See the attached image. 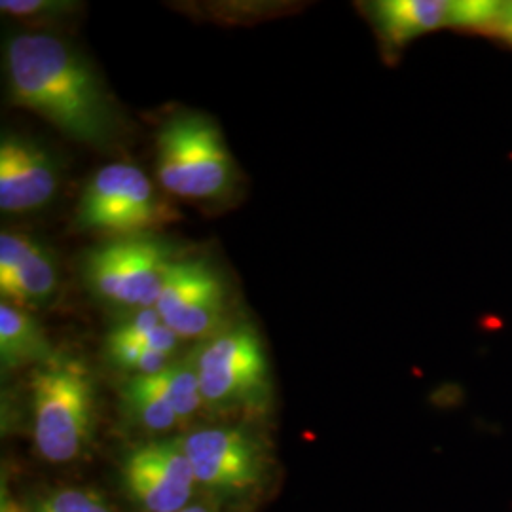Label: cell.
<instances>
[{"label":"cell","instance_id":"obj_1","mask_svg":"<svg viewBox=\"0 0 512 512\" xmlns=\"http://www.w3.org/2000/svg\"><path fill=\"white\" fill-rule=\"evenodd\" d=\"M10 101L78 143L103 147L114 110L97 74L69 42L50 33H19L6 44Z\"/></svg>","mask_w":512,"mask_h":512},{"label":"cell","instance_id":"obj_2","mask_svg":"<svg viewBox=\"0 0 512 512\" xmlns=\"http://www.w3.org/2000/svg\"><path fill=\"white\" fill-rule=\"evenodd\" d=\"M31 393L38 454L50 463L80 458L93 435V384L86 366L55 357L33 372Z\"/></svg>","mask_w":512,"mask_h":512},{"label":"cell","instance_id":"obj_3","mask_svg":"<svg viewBox=\"0 0 512 512\" xmlns=\"http://www.w3.org/2000/svg\"><path fill=\"white\" fill-rule=\"evenodd\" d=\"M188 363L196 370L203 403L219 412H256L270 403V363L251 325L224 327L205 338Z\"/></svg>","mask_w":512,"mask_h":512},{"label":"cell","instance_id":"obj_4","mask_svg":"<svg viewBox=\"0 0 512 512\" xmlns=\"http://www.w3.org/2000/svg\"><path fill=\"white\" fill-rule=\"evenodd\" d=\"M158 179L184 200L220 198L234 181V162L220 129L202 114H177L158 131Z\"/></svg>","mask_w":512,"mask_h":512},{"label":"cell","instance_id":"obj_5","mask_svg":"<svg viewBox=\"0 0 512 512\" xmlns=\"http://www.w3.org/2000/svg\"><path fill=\"white\" fill-rule=\"evenodd\" d=\"M173 249L152 234L116 238L92 249L84 258V279L95 296L126 310L154 308Z\"/></svg>","mask_w":512,"mask_h":512},{"label":"cell","instance_id":"obj_6","mask_svg":"<svg viewBox=\"0 0 512 512\" xmlns=\"http://www.w3.org/2000/svg\"><path fill=\"white\" fill-rule=\"evenodd\" d=\"M177 219V211L156 194L147 175L128 164L101 167L86 184L76 222L84 230L118 238L150 234Z\"/></svg>","mask_w":512,"mask_h":512},{"label":"cell","instance_id":"obj_7","mask_svg":"<svg viewBox=\"0 0 512 512\" xmlns=\"http://www.w3.org/2000/svg\"><path fill=\"white\" fill-rule=\"evenodd\" d=\"M200 486L219 494H245L266 475V446L241 425L202 427L179 439Z\"/></svg>","mask_w":512,"mask_h":512},{"label":"cell","instance_id":"obj_8","mask_svg":"<svg viewBox=\"0 0 512 512\" xmlns=\"http://www.w3.org/2000/svg\"><path fill=\"white\" fill-rule=\"evenodd\" d=\"M154 308L181 340H205L224 329V283L205 260H175Z\"/></svg>","mask_w":512,"mask_h":512},{"label":"cell","instance_id":"obj_9","mask_svg":"<svg viewBox=\"0 0 512 512\" xmlns=\"http://www.w3.org/2000/svg\"><path fill=\"white\" fill-rule=\"evenodd\" d=\"M128 495L147 512H179L200 486L179 439L152 440L129 452L122 463Z\"/></svg>","mask_w":512,"mask_h":512},{"label":"cell","instance_id":"obj_10","mask_svg":"<svg viewBox=\"0 0 512 512\" xmlns=\"http://www.w3.org/2000/svg\"><path fill=\"white\" fill-rule=\"evenodd\" d=\"M59 186V171L48 150L19 135L0 141V209L29 213L50 202Z\"/></svg>","mask_w":512,"mask_h":512},{"label":"cell","instance_id":"obj_11","mask_svg":"<svg viewBox=\"0 0 512 512\" xmlns=\"http://www.w3.org/2000/svg\"><path fill=\"white\" fill-rule=\"evenodd\" d=\"M59 275L52 255L27 236H0V294L2 302L18 308H40L54 298Z\"/></svg>","mask_w":512,"mask_h":512},{"label":"cell","instance_id":"obj_12","mask_svg":"<svg viewBox=\"0 0 512 512\" xmlns=\"http://www.w3.org/2000/svg\"><path fill=\"white\" fill-rule=\"evenodd\" d=\"M368 10L385 42L403 48L414 38L448 27L450 0H378Z\"/></svg>","mask_w":512,"mask_h":512},{"label":"cell","instance_id":"obj_13","mask_svg":"<svg viewBox=\"0 0 512 512\" xmlns=\"http://www.w3.org/2000/svg\"><path fill=\"white\" fill-rule=\"evenodd\" d=\"M50 346L37 319L10 302L0 304V363L2 370H16L27 365H46L54 361Z\"/></svg>","mask_w":512,"mask_h":512},{"label":"cell","instance_id":"obj_14","mask_svg":"<svg viewBox=\"0 0 512 512\" xmlns=\"http://www.w3.org/2000/svg\"><path fill=\"white\" fill-rule=\"evenodd\" d=\"M141 378L150 389L160 393L175 408L181 420L194 416L202 408V404H205L196 370L188 361L171 363L162 372Z\"/></svg>","mask_w":512,"mask_h":512},{"label":"cell","instance_id":"obj_15","mask_svg":"<svg viewBox=\"0 0 512 512\" xmlns=\"http://www.w3.org/2000/svg\"><path fill=\"white\" fill-rule=\"evenodd\" d=\"M122 393L129 418L137 421L148 431H169L181 421L175 408L167 403L160 393L150 389L141 376H131L124 384Z\"/></svg>","mask_w":512,"mask_h":512},{"label":"cell","instance_id":"obj_16","mask_svg":"<svg viewBox=\"0 0 512 512\" xmlns=\"http://www.w3.org/2000/svg\"><path fill=\"white\" fill-rule=\"evenodd\" d=\"M110 361L133 376H152L171 365V357L133 342H107Z\"/></svg>","mask_w":512,"mask_h":512},{"label":"cell","instance_id":"obj_17","mask_svg":"<svg viewBox=\"0 0 512 512\" xmlns=\"http://www.w3.org/2000/svg\"><path fill=\"white\" fill-rule=\"evenodd\" d=\"M499 0H450L448 27L490 31L499 16Z\"/></svg>","mask_w":512,"mask_h":512},{"label":"cell","instance_id":"obj_18","mask_svg":"<svg viewBox=\"0 0 512 512\" xmlns=\"http://www.w3.org/2000/svg\"><path fill=\"white\" fill-rule=\"evenodd\" d=\"M35 512H112L109 505L86 490L65 488L48 495Z\"/></svg>","mask_w":512,"mask_h":512},{"label":"cell","instance_id":"obj_19","mask_svg":"<svg viewBox=\"0 0 512 512\" xmlns=\"http://www.w3.org/2000/svg\"><path fill=\"white\" fill-rule=\"evenodd\" d=\"M73 2L65 0H2L0 10L12 18H57L73 10Z\"/></svg>","mask_w":512,"mask_h":512},{"label":"cell","instance_id":"obj_20","mask_svg":"<svg viewBox=\"0 0 512 512\" xmlns=\"http://www.w3.org/2000/svg\"><path fill=\"white\" fill-rule=\"evenodd\" d=\"M490 33L512 44V0L501 2L499 16L495 19L494 25L490 27Z\"/></svg>","mask_w":512,"mask_h":512},{"label":"cell","instance_id":"obj_21","mask_svg":"<svg viewBox=\"0 0 512 512\" xmlns=\"http://www.w3.org/2000/svg\"><path fill=\"white\" fill-rule=\"evenodd\" d=\"M0 512H27L23 505L12 497V494L6 490V482H2V495H0Z\"/></svg>","mask_w":512,"mask_h":512},{"label":"cell","instance_id":"obj_22","mask_svg":"<svg viewBox=\"0 0 512 512\" xmlns=\"http://www.w3.org/2000/svg\"><path fill=\"white\" fill-rule=\"evenodd\" d=\"M179 512H219L215 511V509H211V507H207V505H188V507H184L183 511Z\"/></svg>","mask_w":512,"mask_h":512}]
</instances>
